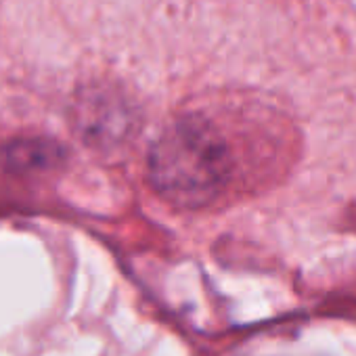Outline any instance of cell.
I'll list each match as a JSON object with an SVG mask.
<instances>
[{"label": "cell", "mask_w": 356, "mask_h": 356, "mask_svg": "<svg viewBox=\"0 0 356 356\" xmlns=\"http://www.w3.org/2000/svg\"><path fill=\"white\" fill-rule=\"evenodd\" d=\"M65 147L49 136H22L0 145V172L32 174L59 165Z\"/></svg>", "instance_id": "cell-2"}, {"label": "cell", "mask_w": 356, "mask_h": 356, "mask_svg": "<svg viewBox=\"0 0 356 356\" xmlns=\"http://www.w3.org/2000/svg\"><path fill=\"white\" fill-rule=\"evenodd\" d=\"M126 128V113L115 105L92 101L82 113V132L92 143H107L120 138Z\"/></svg>", "instance_id": "cell-3"}, {"label": "cell", "mask_w": 356, "mask_h": 356, "mask_svg": "<svg viewBox=\"0 0 356 356\" xmlns=\"http://www.w3.org/2000/svg\"><path fill=\"white\" fill-rule=\"evenodd\" d=\"M231 149L220 130L200 115H187L163 130L149 155L153 187L172 204L206 206L229 185Z\"/></svg>", "instance_id": "cell-1"}]
</instances>
